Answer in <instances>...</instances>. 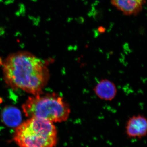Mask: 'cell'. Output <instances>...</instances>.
<instances>
[{"mask_svg": "<svg viewBox=\"0 0 147 147\" xmlns=\"http://www.w3.org/2000/svg\"><path fill=\"white\" fill-rule=\"evenodd\" d=\"M93 91L98 98L106 101H112L115 99L117 93L115 83L107 79L98 81L94 88Z\"/></svg>", "mask_w": 147, "mask_h": 147, "instance_id": "5b68a950", "label": "cell"}, {"mask_svg": "<svg viewBox=\"0 0 147 147\" xmlns=\"http://www.w3.org/2000/svg\"><path fill=\"white\" fill-rule=\"evenodd\" d=\"M3 123L10 127H17L21 123L22 116L20 110L14 106H7L1 114Z\"/></svg>", "mask_w": 147, "mask_h": 147, "instance_id": "52a82bcc", "label": "cell"}, {"mask_svg": "<svg viewBox=\"0 0 147 147\" xmlns=\"http://www.w3.org/2000/svg\"><path fill=\"white\" fill-rule=\"evenodd\" d=\"M146 0H111V3L118 10L126 15L138 14L143 9Z\"/></svg>", "mask_w": 147, "mask_h": 147, "instance_id": "8992f818", "label": "cell"}, {"mask_svg": "<svg viewBox=\"0 0 147 147\" xmlns=\"http://www.w3.org/2000/svg\"><path fill=\"white\" fill-rule=\"evenodd\" d=\"M27 117L42 119L53 123L68 119L71 109L64 98L55 93L33 95L22 106Z\"/></svg>", "mask_w": 147, "mask_h": 147, "instance_id": "7a4b0ae2", "label": "cell"}, {"mask_svg": "<svg viewBox=\"0 0 147 147\" xmlns=\"http://www.w3.org/2000/svg\"><path fill=\"white\" fill-rule=\"evenodd\" d=\"M13 140L20 147H55L57 131L53 123L30 118L16 127Z\"/></svg>", "mask_w": 147, "mask_h": 147, "instance_id": "3957f363", "label": "cell"}, {"mask_svg": "<svg viewBox=\"0 0 147 147\" xmlns=\"http://www.w3.org/2000/svg\"><path fill=\"white\" fill-rule=\"evenodd\" d=\"M127 135L130 138H142L146 135L147 119L144 115H138L129 118L125 126Z\"/></svg>", "mask_w": 147, "mask_h": 147, "instance_id": "277c9868", "label": "cell"}, {"mask_svg": "<svg viewBox=\"0 0 147 147\" xmlns=\"http://www.w3.org/2000/svg\"><path fill=\"white\" fill-rule=\"evenodd\" d=\"M2 66L6 83L13 89L39 94L49 81V69L45 63L26 51L11 53L4 60Z\"/></svg>", "mask_w": 147, "mask_h": 147, "instance_id": "6da1fadb", "label": "cell"}]
</instances>
